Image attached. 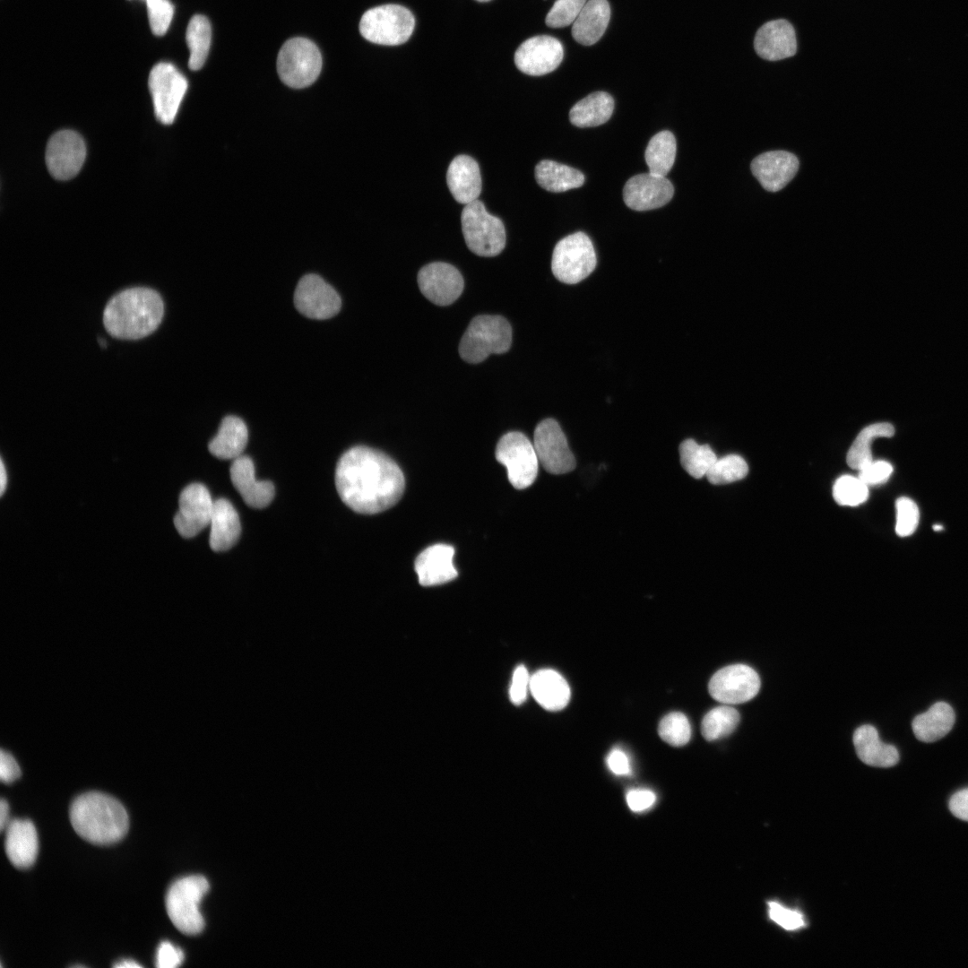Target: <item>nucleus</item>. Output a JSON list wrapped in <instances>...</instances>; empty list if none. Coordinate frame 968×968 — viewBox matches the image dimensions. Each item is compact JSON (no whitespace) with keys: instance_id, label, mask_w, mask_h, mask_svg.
<instances>
[{"instance_id":"79ce46f5","label":"nucleus","mask_w":968,"mask_h":968,"mask_svg":"<svg viewBox=\"0 0 968 968\" xmlns=\"http://www.w3.org/2000/svg\"><path fill=\"white\" fill-rule=\"evenodd\" d=\"M588 0H557L545 22L549 27L563 28L574 23Z\"/></svg>"},{"instance_id":"f8f14e48","label":"nucleus","mask_w":968,"mask_h":968,"mask_svg":"<svg viewBox=\"0 0 968 968\" xmlns=\"http://www.w3.org/2000/svg\"><path fill=\"white\" fill-rule=\"evenodd\" d=\"M761 682L757 672L746 664L726 666L713 674L708 685L711 696L724 704L746 703L755 697Z\"/></svg>"},{"instance_id":"864d4df0","label":"nucleus","mask_w":968,"mask_h":968,"mask_svg":"<svg viewBox=\"0 0 968 968\" xmlns=\"http://www.w3.org/2000/svg\"><path fill=\"white\" fill-rule=\"evenodd\" d=\"M948 807L955 817L968 821V788L955 792L951 797Z\"/></svg>"},{"instance_id":"b1692460","label":"nucleus","mask_w":968,"mask_h":968,"mask_svg":"<svg viewBox=\"0 0 968 968\" xmlns=\"http://www.w3.org/2000/svg\"><path fill=\"white\" fill-rule=\"evenodd\" d=\"M4 831V850L11 863L18 869L31 867L39 850L33 823L29 819H11Z\"/></svg>"},{"instance_id":"1a4fd4ad","label":"nucleus","mask_w":968,"mask_h":968,"mask_svg":"<svg viewBox=\"0 0 968 968\" xmlns=\"http://www.w3.org/2000/svg\"><path fill=\"white\" fill-rule=\"evenodd\" d=\"M597 258L590 238L583 232L568 235L554 247L551 270L561 282L575 284L595 269Z\"/></svg>"},{"instance_id":"393cba45","label":"nucleus","mask_w":968,"mask_h":968,"mask_svg":"<svg viewBox=\"0 0 968 968\" xmlns=\"http://www.w3.org/2000/svg\"><path fill=\"white\" fill-rule=\"evenodd\" d=\"M446 183L459 203L468 204L478 200L481 192V177L476 160L467 155L456 156L447 169Z\"/></svg>"},{"instance_id":"9b49d317","label":"nucleus","mask_w":968,"mask_h":968,"mask_svg":"<svg viewBox=\"0 0 968 968\" xmlns=\"http://www.w3.org/2000/svg\"><path fill=\"white\" fill-rule=\"evenodd\" d=\"M149 89L156 117L162 124H172L187 90L186 77L172 64L159 63L150 73Z\"/></svg>"},{"instance_id":"2f4dec72","label":"nucleus","mask_w":968,"mask_h":968,"mask_svg":"<svg viewBox=\"0 0 968 968\" xmlns=\"http://www.w3.org/2000/svg\"><path fill=\"white\" fill-rule=\"evenodd\" d=\"M614 110V99L607 92L596 91L575 103L569 111L572 125L592 127L606 123Z\"/></svg>"},{"instance_id":"f03ea898","label":"nucleus","mask_w":968,"mask_h":968,"mask_svg":"<svg viewBox=\"0 0 968 968\" xmlns=\"http://www.w3.org/2000/svg\"><path fill=\"white\" fill-rule=\"evenodd\" d=\"M163 312V301L158 292L148 288H131L109 300L103 312V323L113 337L136 340L157 329Z\"/></svg>"},{"instance_id":"09e8293b","label":"nucleus","mask_w":968,"mask_h":968,"mask_svg":"<svg viewBox=\"0 0 968 968\" xmlns=\"http://www.w3.org/2000/svg\"><path fill=\"white\" fill-rule=\"evenodd\" d=\"M184 961V953L169 941H162L157 949L156 966L159 968H175Z\"/></svg>"},{"instance_id":"49530a36","label":"nucleus","mask_w":968,"mask_h":968,"mask_svg":"<svg viewBox=\"0 0 968 968\" xmlns=\"http://www.w3.org/2000/svg\"><path fill=\"white\" fill-rule=\"evenodd\" d=\"M893 473V466L886 461H872L859 471L858 477L868 487L885 483Z\"/></svg>"},{"instance_id":"6e6d98bb","label":"nucleus","mask_w":968,"mask_h":968,"mask_svg":"<svg viewBox=\"0 0 968 968\" xmlns=\"http://www.w3.org/2000/svg\"><path fill=\"white\" fill-rule=\"evenodd\" d=\"M6 484H7V473H6V470H5V467H4V463L3 460L1 459V466H0V494H1V496H3V494H4V490H5Z\"/></svg>"},{"instance_id":"9d476101","label":"nucleus","mask_w":968,"mask_h":968,"mask_svg":"<svg viewBox=\"0 0 968 968\" xmlns=\"http://www.w3.org/2000/svg\"><path fill=\"white\" fill-rule=\"evenodd\" d=\"M496 458L506 467L508 480L515 488H526L536 480L539 459L533 444L524 434H505L497 445Z\"/></svg>"},{"instance_id":"7c9ffc66","label":"nucleus","mask_w":968,"mask_h":968,"mask_svg":"<svg viewBox=\"0 0 968 968\" xmlns=\"http://www.w3.org/2000/svg\"><path fill=\"white\" fill-rule=\"evenodd\" d=\"M955 712L950 704L937 702L912 721L915 737L923 742H934L946 736L955 723Z\"/></svg>"},{"instance_id":"0eeeda50","label":"nucleus","mask_w":968,"mask_h":968,"mask_svg":"<svg viewBox=\"0 0 968 968\" xmlns=\"http://www.w3.org/2000/svg\"><path fill=\"white\" fill-rule=\"evenodd\" d=\"M461 222L465 243L475 255L491 257L497 255L505 248L504 224L499 218L487 212L481 201L476 200L465 204Z\"/></svg>"},{"instance_id":"f704fd0d","label":"nucleus","mask_w":968,"mask_h":968,"mask_svg":"<svg viewBox=\"0 0 968 968\" xmlns=\"http://www.w3.org/2000/svg\"><path fill=\"white\" fill-rule=\"evenodd\" d=\"M676 150V139L671 132L664 130L653 135L644 152L650 172L666 177L674 164Z\"/></svg>"},{"instance_id":"6e6552de","label":"nucleus","mask_w":968,"mask_h":968,"mask_svg":"<svg viewBox=\"0 0 968 968\" xmlns=\"http://www.w3.org/2000/svg\"><path fill=\"white\" fill-rule=\"evenodd\" d=\"M322 69V56L317 46L306 38H292L281 48L277 72L287 86L301 89L314 83Z\"/></svg>"},{"instance_id":"39448f33","label":"nucleus","mask_w":968,"mask_h":968,"mask_svg":"<svg viewBox=\"0 0 968 968\" xmlns=\"http://www.w3.org/2000/svg\"><path fill=\"white\" fill-rule=\"evenodd\" d=\"M209 882L199 875L175 881L166 895L168 915L175 927L186 935H197L204 928L199 905L209 891Z\"/></svg>"},{"instance_id":"aec40b11","label":"nucleus","mask_w":968,"mask_h":968,"mask_svg":"<svg viewBox=\"0 0 968 968\" xmlns=\"http://www.w3.org/2000/svg\"><path fill=\"white\" fill-rule=\"evenodd\" d=\"M799 160L786 151H770L756 156L751 162V171L764 189L777 192L797 174Z\"/></svg>"},{"instance_id":"412c9836","label":"nucleus","mask_w":968,"mask_h":968,"mask_svg":"<svg viewBox=\"0 0 968 968\" xmlns=\"http://www.w3.org/2000/svg\"><path fill=\"white\" fill-rule=\"evenodd\" d=\"M754 47L756 54L768 61L792 56L797 51L794 28L782 19L768 22L757 30Z\"/></svg>"},{"instance_id":"2eb2a0df","label":"nucleus","mask_w":968,"mask_h":968,"mask_svg":"<svg viewBox=\"0 0 968 968\" xmlns=\"http://www.w3.org/2000/svg\"><path fill=\"white\" fill-rule=\"evenodd\" d=\"M294 303L302 315L317 320L334 316L341 307L337 291L316 274H307L299 280Z\"/></svg>"},{"instance_id":"5fc2aeb1","label":"nucleus","mask_w":968,"mask_h":968,"mask_svg":"<svg viewBox=\"0 0 968 968\" xmlns=\"http://www.w3.org/2000/svg\"><path fill=\"white\" fill-rule=\"evenodd\" d=\"M9 820V805L8 802L2 799L0 801V828L4 831Z\"/></svg>"},{"instance_id":"e433bc0d","label":"nucleus","mask_w":968,"mask_h":968,"mask_svg":"<svg viewBox=\"0 0 968 968\" xmlns=\"http://www.w3.org/2000/svg\"><path fill=\"white\" fill-rule=\"evenodd\" d=\"M680 463L693 478L701 479L717 460L713 450L708 445H699L688 438L679 445Z\"/></svg>"},{"instance_id":"bf43d9fd","label":"nucleus","mask_w":968,"mask_h":968,"mask_svg":"<svg viewBox=\"0 0 968 968\" xmlns=\"http://www.w3.org/2000/svg\"><path fill=\"white\" fill-rule=\"evenodd\" d=\"M933 529H934L935 531H937V532H938V531H941V530H942V526H941V525H939V524H936V525H934V526H933Z\"/></svg>"},{"instance_id":"8fccbe9b","label":"nucleus","mask_w":968,"mask_h":968,"mask_svg":"<svg viewBox=\"0 0 968 968\" xmlns=\"http://www.w3.org/2000/svg\"><path fill=\"white\" fill-rule=\"evenodd\" d=\"M655 800V794L649 790H632L627 794V803L634 812H642L650 808Z\"/></svg>"},{"instance_id":"ea45409f","label":"nucleus","mask_w":968,"mask_h":968,"mask_svg":"<svg viewBox=\"0 0 968 968\" xmlns=\"http://www.w3.org/2000/svg\"><path fill=\"white\" fill-rule=\"evenodd\" d=\"M833 496L840 506H857L869 497V487L859 477L843 475L836 480Z\"/></svg>"},{"instance_id":"cd10ccee","label":"nucleus","mask_w":968,"mask_h":968,"mask_svg":"<svg viewBox=\"0 0 968 968\" xmlns=\"http://www.w3.org/2000/svg\"><path fill=\"white\" fill-rule=\"evenodd\" d=\"M853 744L859 758L866 765L876 767H891L899 761L897 749L882 742L877 730L865 724L853 733Z\"/></svg>"},{"instance_id":"c9c22d12","label":"nucleus","mask_w":968,"mask_h":968,"mask_svg":"<svg viewBox=\"0 0 968 968\" xmlns=\"http://www.w3.org/2000/svg\"><path fill=\"white\" fill-rule=\"evenodd\" d=\"M186 39L190 50L188 66L193 71L199 70L205 63L211 45L209 20L202 14L194 15L187 25Z\"/></svg>"},{"instance_id":"7ed1b4c3","label":"nucleus","mask_w":968,"mask_h":968,"mask_svg":"<svg viewBox=\"0 0 968 968\" xmlns=\"http://www.w3.org/2000/svg\"><path fill=\"white\" fill-rule=\"evenodd\" d=\"M73 828L82 838L94 844H110L121 840L129 820L124 806L115 798L99 791L81 794L69 810Z\"/></svg>"},{"instance_id":"20e7f679","label":"nucleus","mask_w":968,"mask_h":968,"mask_svg":"<svg viewBox=\"0 0 968 968\" xmlns=\"http://www.w3.org/2000/svg\"><path fill=\"white\" fill-rule=\"evenodd\" d=\"M512 342V328L500 315L475 316L459 344V354L468 363H480L490 354L506 352Z\"/></svg>"},{"instance_id":"bb28decb","label":"nucleus","mask_w":968,"mask_h":968,"mask_svg":"<svg viewBox=\"0 0 968 968\" xmlns=\"http://www.w3.org/2000/svg\"><path fill=\"white\" fill-rule=\"evenodd\" d=\"M530 691L537 703L549 711H558L570 699L566 680L554 670L544 669L531 676Z\"/></svg>"},{"instance_id":"a878e982","label":"nucleus","mask_w":968,"mask_h":968,"mask_svg":"<svg viewBox=\"0 0 968 968\" xmlns=\"http://www.w3.org/2000/svg\"><path fill=\"white\" fill-rule=\"evenodd\" d=\"M210 547L214 551H225L232 548L239 539L241 524L232 504L225 499L214 501L210 521Z\"/></svg>"},{"instance_id":"dca6fc26","label":"nucleus","mask_w":968,"mask_h":968,"mask_svg":"<svg viewBox=\"0 0 968 968\" xmlns=\"http://www.w3.org/2000/svg\"><path fill=\"white\" fill-rule=\"evenodd\" d=\"M214 501L207 488L201 483L186 487L179 497V509L174 524L184 538H193L210 524Z\"/></svg>"},{"instance_id":"c85d7f7f","label":"nucleus","mask_w":968,"mask_h":968,"mask_svg":"<svg viewBox=\"0 0 968 968\" xmlns=\"http://www.w3.org/2000/svg\"><path fill=\"white\" fill-rule=\"evenodd\" d=\"M609 18L607 0H588L573 23V38L584 46L595 44L604 34Z\"/></svg>"},{"instance_id":"603ef678","label":"nucleus","mask_w":968,"mask_h":968,"mask_svg":"<svg viewBox=\"0 0 968 968\" xmlns=\"http://www.w3.org/2000/svg\"><path fill=\"white\" fill-rule=\"evenodd\" d=\"M607 765L609 770L618 775H626L630 773V764L627 756L619 748L612 749L608 757Z\"/></svg>"},{"instance_id":"72a5a7b5","label":"nucleus","mask_w":968,"mask_h":968,"mask_svg":"<svg viewBox=\"0 0 968 968\" xmlns=\"http://www.w3.org/2000/svg\"><path fill=\"white\" fill-rule=\"evenodd\" d=\"M895 428L888 422L873 423L862 428L851 444L846 457L848 465L860 471L873 461L872 441L877 437H891Z\"/></svg>"},{"instance_id":"4d7b16f0","label":"nucleus","mask_w":968,"mask_h":968,"mask_svg":"<svg viewBox=\"0 0 968 968\" xmlns=\"http://www.w3.org/2000/svg\"><path fill=\"white\" fill-rule=\"evenodd\" d=\"M117 968H140L142 967L137 962L131 959H123L113 965Z\"/></svg>"},{"instance_id":"c756f323","label":"nucleus","mask_w":968,"mask_h":968,"mask_svg":"<svg viewBox=\"0 0 968 968\" xmlns=\"http://www.w3.org/2000/svg\"><path fill=\"white\" fill-rule=\"evenodd\" d=\"M248 441L245 422L238 417H225L217 435L209 443V451L221 460H234L242 455Z\"/></svg>"},{"instance_id":"37998d69","label":"nucleus","mask_w":968,"mask_h":968,"mask_svg":"<svg viewBox=\"0 0 968 968\" xmlns=\"http://www.w3.org/2000/svg\"><path fill=\"white\" fill-rule=\"evenodd\" d=\"M895 532L900 537L912 535L918 527L920 511L916 503L906 497H899L895 502Z\"/></svg>"},{"instance_id":"4be33fe9","label":"nucleus","mask_w":968,"mask_h":968,"mask_svg":"<svg viewBox=\"0 0 968 968\" xmlns=\"http://www.w3.org/2000/svg\"><path fill=\"white\" fill-rule=\"evenodd\" d=\"M230 479L244 502L250 507L264 508L274 497L273 484L271 481L255 480V465L248 456L241 455L233 460Z\"/></svg>"},{"instance_id":"a18cd8bd","label":"nucleus","mask_w":968,"mask_h":968,"mask_svg":"<svg viewBox=\"0 0 968 968\" xmlns=\"http://www.w3.org/2000/svg\"><path fill=\"white\" fill-rule=\"evenodd\" d=\"M768 914L772 920L786 930H796L805 926L804 917L800 912L776 902L768 903Z\"/></svg>"},{"instance_id":"052dcab7","label":"nucleus","mask_w":968,"mask_h":968,"mask_svg":"<svg viewBox=\"0 0 968 968\" xmlns=\"http://www.w3.org/2000/svg\"><path fill=\"white\" fill-rule=\"evenodd\" d=\"M476 1H478V2H488L490 0H476Z\"/></svg>"},{"instance_id":"5701e85b","label":"nucleus","mask_w":968,"mask_h":968,"mask_svg":"<svg viewBox=\"0 0 968 968\" xmlns=\"http://www.w3.org/2000/svg\"><path fill=\"white\" fill-rule=\"evenodd\" d=\"M454 549L445 544H436L424 549L415 560V571L419 583L423 586L445 583L457 577L453 558Z\"/></svg>"},{"instance_id":"6ab92c4d","label":"nucleus","mask_w":968,"mask_h":968,"mask_svg":"<svg viewBox=\"0 0 968 968\" xmlns=\"http://www.w3.org/2000/svg\"><path fill=\"white\" fill-rule=\"evenodd\" d=\"M674 194V186L666 177L641 173L630 177L623 188L626 205L635 211H649L667 204Z\"/></svg>"},{"instance_id":"58836bf2","label":"nucleus","mask_w":968,"mask_h":968,"mask_svg":"<svg viewBox=\"0 0 968 968\" xmlns=\"http://www.w3.org/2000/svg\"><path fill=\"white\" fill-rule=\"evenodd\" d=\"M748 466L745 460L737 454H730L715 461L706 473L711 484L723 485L739 480L747 476Z\"/></svg>"},{"instance_id":"a19ab883","label":"nucleus","mask_w":968,"mask_h":968,"mask_svg":"<svg viewBox=\"0 0 968 968\" xmlns=\"http://www.w3.org/2000/svg\"><path fill=\"white\" fill-rule=\"evenodd\" d=\"M658 733L668 744L680 747L689 741L691 727L684 713L672 712L661 719L659 723Z\"/></svg>"},{"instance_id":"c03bdc74","label":"nucleus","mask_w":968,"mask_h":968,"mask_svg":"<svg viewBox=\"0 0 968 968\" xmlns=\"http://www.w3.org/2000/svg\"><path fill=\"white\" fill-rule=\"evenodd\" d=\"M150 26L153 34L163 35L173 17L174 7L169 0H146Z\"/></svg>"},{"instance_id":"a211bd4d","label":"nucleus","mask_w":968,"mask_h":968,"mask_svg":"<svg viewBox=\"0 0 968 968\" xmlns=\"http://www.w3.org/2000/svg\"><path fill=\"white\" fill-rule=\"evenodd\" d=\"M418 284L421 293L432 303L448 306L454 302L463 290V278L453 265L435 262L423 266L418 273Z\"/></svg>"},{"instance_id":"f3484780","label":"nucleus","mask_w":968,"mask_h":968,"mask_svg":"<svg viewBox=\"0 0 968 968\" xmlns=\"http://www.w3.org/2000/svg\"><path fill=\"white\" fill-rule=\"evenodd\" d=\"M564 56L561 42L541 35L523 41L514 53V64L523 73L540 76L556 70Z\"/></svg>"},{"instance_id":"f257e3e1","label":"nucleus","mask_w":968,"mask_h":968,"mask_svg":"<svg viewBox=\"0 0 968 968\" xmlns=\"http://www.w3.org/2000/svg\"><path fill=\"white\" fill-rule=\"evenodd\" d=\"M336 490L353 511L374 514L393 506L402 497L405 480L397 463L385 454L355 446L339 459Z\"/></svg>"},{"instance_id":"423d86ee","label":"nucleus","mask_w":968,"mask_h":968,"mask_svg":"<svg viewBox=\"0 0 968 968\" xmlns=\"http://www.w3.org/2000/svg\"><path fill=\"white\" fill-rule=\"evenodd\" d=\"M415 27V18L406 7L388 4L368 9L359 22V32L367 40L385 46L405 43Z\"/></svg>"},{"instance_id":"473e14b6","label":"nucleus","mask_w":968,"mask_h":968,"mask_svg":"<svg viewBox=\"0 0 968 968\" xmlns=\"http://www.w3.org/2000/svg\"><path fill=\"white\" fill-rule=\"evenodd\" d=\"M535 178L540 186L552 193L578 188L584 183V176L580 170L549 160H540L536 165Z\"/></svg>"},{"instance_id":"4468645a","label":"nucleus","mask_w":968,"mask_h":968,"mask_svg":"<svg viewBox=\"0 0 968 968\" xmlns=\"http://www.w3.org/2000/svg\"><path fill=\"white\" fill-rule=\"evenodd\" d=\"M85 157V143L75 131H58L48 142L46 164L50 175L56 179L68 180L76 176Z\"/></svg>"},{"instance_id":"ddd939ff","label":"nucleus","mask_w":968,"mask_h":968,"mask_svg":"<svg viewBox=\"0 0 968 968\" xmlns=\"http://www.w3.org/2000/svg\"><path fill=\"white\" fill-rule=\"evenodd\" d=\"M533 446L539 462L548 472L564 474L575 468L566 437L554 419H545L536 426Z\"/></svg>"},{"instance_id":"13d9d810","label":"nucleus","mask_w":968,"mask_h":968,"mask_svg":"<svg viewBox=\"0 0 968 968\" xmlns=\"http://www.w3.org/2000/svg\"><path fill=\"white\" fill-rule=\"evenodd\" d=\"M99 343L100 346L106 347V341L102 338L99 339Z\"/></svg>"},{"instance_id":"4c0bfd02","label":"nucleus","mask_w":968,"mask_h":968,"mask_svg":"<svg viewBox=\"0 0 968 968\" xmlns=\"http://www.w3.org/2000/svg\"><path fill=\"white\" fill-rule=\"evenodd\" d=\"M739 722V712L730 704L710 710L703 718L701 732L708 741H713L730 734Z\"/></svg>"},{"instance_id":"3c124183","label":"nucleus","mask_w":968,"mask_h":968,"mask_svg":"<svg viewBox=\"0 0 968 968\" xmlns=\"http://www.w3.org/2000/svg\"><path fill=\"white\" fill-rule=\"evenodd\" d=\"M21 775V769L14 757L8 752L0 753V778L4 783H11Z\"/></svg>"},{"instance_id":"de8ad7c7","label":"nucleus","mask_w":968,"mask_h":968,"mask_svg":"<svg viewBox=\"0 0 968 968\" xmlns=\"http://www.w3.org/2000/svg\"><path fill=\"white\" fill-rule=\"evenodd\" d=\"M531 676L523 665L515 668L509 689L510 700L518 705L524 702L527 691L530 689Z\"/></svg>"}]
</instances>
